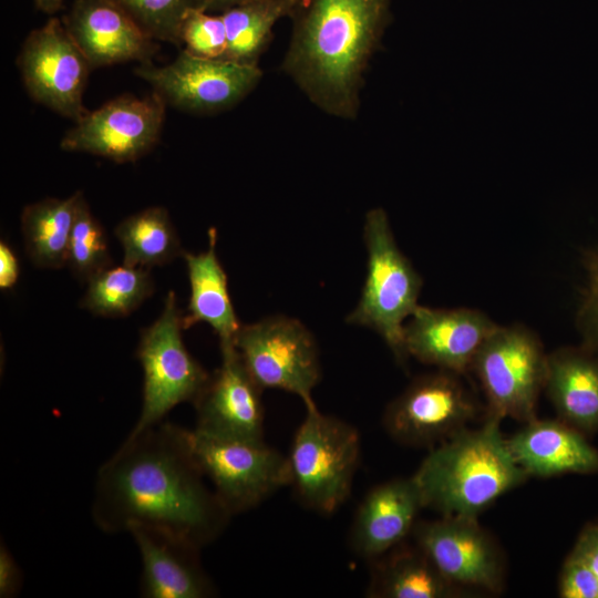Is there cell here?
I'll use <instances>...</instances> for the list:
<instances>
[{
	"instance_id": "6da1fadb",
	"label": "cell",
	"mask_w": 598,
	"mask_h": 598,
	"mask_svg": "<svg viewBox=\"0 0 598 598\" xmlns=\"http://www.w3.org/2000/svg\"><path fill=\"white\" fill-rule=\"evenodd\" d=\"M187 430L168 421L128 434L97 471L92 517L104 533L134 525L169 529L203 547L231 516L204 482Z\"/></svg>"
},
{
	"instance_id": "7a4b0ae2",
	"label": "cell",
	"mask_w": 598,
	"mask_h": 598,
	"mask_svg": "<svg viewBox=\"0 0 598 598\" xmlns=\"http://www.w3.org/2000/svg\"><path fill=\"white\" fill-rule=\"evenodd\" d=\"M391 0H293L281 71L319 110L355 120L371 59L390 22Z\"/></svg>"
},
{
	"instance_id": "3957f363",
	"label": "cell",
	"mask_w": 598,
	"mask_h": 598,
	"mask_svg": "<svg viewBox=\"0 0 598 598\" xmlns=\"http://www.w3.org/2000/svg\"><path fill=\"white\" fill-rule=\"evenodd\" d=\"M501 421L487 414L480 427H465L432 448L413 474L424 507L477 519L528 478L509 451Z\"/></svg>"
},
{
	"instance_id": "277c9868",
	"label": "cell",
	"mask_w": 598,
	"mask_h": 598,
	"mask_svg": "<svg viewBox=\"0 0 598 598\" xmlns=\"http://www.w3.org/2000/svg\"><path fill=\"white\" fill-rule=\"evenodd\" d=\"M363 237L368 251L367 277L348 323L374 330L399 362H405L404 323L414 312L422 278L398 247L382 208L365 215Z\"/></svg>"
},
{
	"instance_id": "5b68a950",
	"label": "cell",
	"mask_w": 598,
	"mask_h": 598,
	"mask_svg": "<svg viewBox=\"0 0 598 598\" xmlns=\"http://www.w3.org/2000/svg\"><path fill=\"white\" fill-rule=\"evenodd\" d=\"M292 439L288 455L290 486L307 507L328 515L349 497L359 465L358 430L308 406Z\"/></svg>"
},
{
	"instance_id": "8992f818",
	"label": "cell",
	"mask_w": 598,
	"mask_h": 598,
	"mask_svg": "<svg viewBox=\"0 0 598 598\" xmlns=\"http://www.w3.org/2000/svg\"><path fill=\"white\" fill-rule=\"evenodd\" d=\"M183 330V316L171 290L159 317L141 330L136 358L143 369V403L128 434L163 422L183 402L194 403L206 385L210 373L186 349Z\"/></svg>"
},
{
	"instance_id": "52a82bcc",
	"label": "cell",
	"mask_w": 598,
	"mask_h": 598,
	"mask_svg": "<svg viewBox=\"0 0 598 598\" xmlns=\"http://www.w3.org/2000/svg\"><path fill=\"white\" fill-rule=\"evenodd\" d=\"M547 357L538 336L523 324L496 326L471 370L487 401V414L528 422L545 388Z\"/></svg>"
},
{
	"instance_id": "ba28073f",
	"label": "cell",
	"mask_w": 598,
	"mask_h": 598,
	"mask_svg": "<svg viewBox=\"0 0 598 598\" xmlns=\"http://www.w3.org/2000/svg\"><path fill=\"white\" fill-rule=\"evenodd\" d=\"M192 456L230 515L248 511L290 485L288 456L265 441L218 439L187 430Z\"/></svg>"
},
{
	"instance_id": "9c48e42d",
	"label": "cell",
	"mask_w": 598,
	"mask_h": 598,
	"mask_svg": "<svg viewBox=\"0 0 598 598\" xmlns=\"http://www.w3.org/2000/svg\"><path fill=\"white\" fill-rule=\"evenodd\" d=\"M234 344L255 382L298 395L315 405L312 390L320 380V363L312 333L297 319L272 316L241 324Z\"/></svg>"
},
{
	"instance_id": "30bf717a",
	"label": "cell",
	"mask_w": 598,
	"mask_h": 598,
	"mask_svg": "<svg viewBox=\"0 0 598 598\" xmlns=\"http://www.w3.org/2000/svg\"><path fill=\"white\" fill-rule=\"evenodd\" d=\"M137 76L148 82L166 104L196 114L229 110L260 82L258 65L227 59H204L182 51L169 64L141 63Z\"/></svg>"
},
{
	"instance_id": "8fae6325",
	"label": "cell",
	"mask_w": 598,
	"mask_h": 598,
	"mask_svg": "<svg viewBox=\"0 0 598 598\" xmlns=\"http://www.w3.org/2000/svg\"><path fill=\"white\" fill-rule=\"evenodd\" d=\"M458 377L439 369L413 380L385 410L388 434L404 445L435 446L465 429L477 406Z\"/></svg>"
},
{
	"instance_id": "7c38bea8",
	"label": "cell",
	"mask_w": 598,
	"mask_h": 598,
	"mask_svg": "<svg viewBox=\"0 0 598 598\" xmlns=\"http://www.w3.org/2000/svg\"><path fill=\"white\" fill-rule=\"evenodd\" d=\"M17 62L35 102L75 122L89 111L83 93L92 68L62 20L51 18L32 30Z\"/></svg>"
},
{
	"instance_id": "4fadbf2b",
	"label": "cell",
	"mask_w": 598,
	"mask_h": 598,
	"mask_svg": "<svg viewBox=\"0 0 598 598\" xmlns=\"http://www.w3.org/2000/svg\"><path fill=\"white\" fill-rule=\"evenodd\" d=\"M165 101L154 92L144 97L125 94L87 111L61 141L68 152H84L116 163L134 162L157 143L165 118Z\"/></svg>"
},
{
	"instance_id": "5bb4252c",
	"label": "cell",
	"mask_w": 598,
	"mask_h": 598,
	"mask_svg": "<svg viewBox=\"0 0 598 598\" xmlns=\"http://www.w3.org/2000/svg\"><path fill=\"white\" fill-rule=\"evenodd\" d=\"M415 545L453 585L468 591L499 592L504 585V558L477 519L442 516L416 523Z\"/></svg>"
},
{
	"instance_id": "9a60e30c",
	"label": "cell",
	"mask_w": 598,
	"mask_h": 598,
	"mask_svg": "<svg viewBox=\"0 0 598 598\" xmlns=\"http://www.w3.org/2000/svg\"><path fill=\"white\" fill-rule=\"evenodd\" d=\"M220 365L193 403L194 430L218 439L262 442V389L246 369L235 344L220 347Z\"/></svg>"
},
{
	"instance_id": "2e32d148",
	"label": "cell",
	"mask_w": 598,
	"mask_h": 598,
	"mask_svg": "<svg viewBox=\"0 0 598 598\" xmlns=\"http://www.w3.org/2000/svg\"><path fill=\"white\" fill-rule=\"evenodd\" d=\"M496 323L483 311L471 308L417 306L404 323L408 357L458 375L472 362Z\"/></svg>"
},
{
	"instance_id": "e0dca14e",
	"label": "cell",
	"mask_w": 598,
	"mask_h": 598,
	"mask_svg": "<svg viewBox=\"0 0 598 598\" xmlns=\"http://www.w3.org/2000/svg\"><path fill=\"white\" fill-rule=\"evenodd\" d=\"M141 555L140 592L145 598H207L215 594L199 559L200 546L169 529L134 525Z\"/></svg>"
},
{
	"instance_id": "ac0fdd59",
	"label": "cell",
	"mask_w": 598,
	"mask_h": 598,
	"mask_svg": "<svg viewBox=\"0 0 598 598\" xmlns=\"http://www.w3.org/2000/svg\"><path fill=\"white\" fill-rule=\"evenodd\" d=\"M62 21L92 69L150 62L158 48L156 40L111 0H75Z\"/></svg>"
},
{
	"instance_id": "d6986e66",
	"label": "cell",
	"mask_w": 598,
	"mask_h": 598,
	"mask_svg": "<svg viewBox=\"0 0 598 598\" xmlns=\"http://www.w3.org/2000/svg\"><path fill=\"white\" fill-rule=\"evenodd\" d=\"M414 476L394 478L373 487L355 513L350 533L353 551L374 560L403 543L423 508Z\"/></svg>"
},
{
	"instance_id": "ffe728a7",
	"label": "cell",
	"mask_w": 598,
	"mask_h": 598,
	"mask_svg": "<svg viewBox=\"0 0 598 598\" xmlns=\"http://www.w3.org/2000/svg\"><path fill=\"white\" fill-rule=\"evenodd\" d=\"M506 442L528 477L598 472V450L584 433L558 417L525 422Z\"/></svg>"
},
{
	"instance_id": "44dd1931",
	"label": "cell",
	"mask_w": 598,
	"mask_h": 598,
	"mask_svg": "<svg viewBox=\"0 0 598 598\" xmlns=\"http://www.w3.org/2000/svg\"><path fill=\"white\" fill-rule=\"evenodd\" d=\"M557 417L584 433L598 432V353L582 343L547 357L545 388Z\"/></svg>"
},
{
	"instance_id": "7402d4cb",
	"label": "cell",
	"mask_w": 598,
	"mask_h": 598,
	"mask_svg": "<svg viewBox=\"0 0 598 598\" xmlns=\"http://www.w3.org/2000/svg\"><path fill=\"white\" fill-rule=\"evenodd\" d=\"M217 231L208 230V248L199 254L184 251L190 286L184 330L198 322L208 323L219 338V346L234 344L241 324L235 313L227 275L216 255Z\"/></svg>"
},
{
	"instance_id": "603a6c76",
	"label": "cell",
	"mask_w": 598,
	"mask_h": 598,
	"mask_svg": "<svg viewBox=\"0 0 598 598\" xmlns=\"http://www.w3.org/2000/svg\"><path fill=\"white\" fill-rule=\"evenodd\" d=\"M372 561L369 597L453 598L468 592L450 582L416 545L400 544Z\"/></svg>"
},
{
	"instance_id": "cb8c5ba5",
	"label": "cell",
	"mask_w": 598,
	"mask_h": 598,
	"mask_svg": "<svg viewBox=\"0 0 598 598\" xmlns=\"http://www.w3.org/2000/svg\"><path fill=\"white\" fill-rule=\"evenodd\" d=\"M81 192L70 197L45 198L27 205L21 213V231L30 260L40 268L66 266L69 243Z\"/></svg>"
},
{
	"instance_id": "d4e9b609",
	"label": "cell",
	"mask_w": 598,
	"mask_h": 598,
	"mask_svg": "<svg viewBox=\"0 0 598 598\" xmlns=\"http://www.w3.org/2000/svg\"><path fill=\"white\" fill-rule=\"evenodd\" d=\"M293 0H246L220 12L227 35L225 59L258 65L274 38V27L289 18Z\"/></svg>"
},
{
	"instance_id": "484cf974",
	"label": "cell",
	"mask_w": 598,
	"mask_h": 598,
	"mask_svg": "<svg viewBox=\"0 0 598 598\" xmlns=\"http://www.w3.org/2000/svg\"><path fill=\"white\" fill-rule=\"evenodd\" d=\"M114 234L123 246V264L127 266H163L184 254L164 207H148L126 217L115 227Z\"/></svg>"
},
{
	"instance_id": "4316f807",
	"label": "cell",
	"mask_w": 598,
	"mask_h": 598,
	"mask_svg": "<svg viewBox=\"0 0 598 598\" xmlns=\"http://www.w3.org/2000/svg\"><path fill=\"white\" fill-rule=\"evenodd\" d=\"M154 290L150 268L112 265L87 281L80 306L95 316L122 318L135 311Z\"/></svg>"
},
{
	"instance_id": "83f0119b",
	"label": "cell",
	"mask_w": 598,
	"mask_h": 598,
	"mask_svg": "<svg viewBox=\"0 0 598 598\" xmlns=\"http://www.w3.org/2000/svg\"><path fill=\"white\" fill-rule=\"evenodd\" d=\"M112 265L105 229L91 213L82 194L72 226L66 266L78 279L87 282Z\"/></svg>"
},
{
	"instance_id": "f1b7e54d",
	"label": "cell",
	"mask_w": 598,
	"mask_h": 598,
	"mask_svg": "<svg viewBox=\"0 0 598 598\" xmlns=\"http://www.w3.org/2000/svg\"><path fill=\"white\" fill-rule=\"evenodd\" d=\"M563 598H598V523L588 524L578 535L559 574Z\"/></svg>"
},
{
	"instance_id": "f546056e",
	"label": "cell",
	"mask_w": 598,
	"mask_h": 598,
	"mask_svg": "<svg viewBox=\"0 0 598 598\" xmlns=\"http://www.w3.org/2000/svg\"><path fill=\"white\" fill-rule=\"evenodd\" d=\"M156 41L181 45L179 29L185 13L197 0H111Z\"/></svg>"
},
{
	"instance_id": "4dcf8cb0",
	"label": "cell",
	"mask_w": 598,
	"mask_h": 598,
	"mask_svg": "<svg viewBox=\"0 0 598 598\" xmlns=\"http://www.w3.org/2000/svg\"><path fill=\"white\" fill-rule=\"evenodd\" d=\"M179 41L184 51L194 56L225 59L227 35L221 14L190 8L182 20Z\"/></svg>"
},
{
	"instance_id": "1f68e13d",
	"label": "cell",
	"mask_w": 598,
	"mask_h": 598,
	"mask_svg": "<svg viewBox=\"0 0 598 598\" xmlns=\"http://www.w3.org/2000/svg\"><path fill=\"white\" fill-rule=\"evenodd\" d=\"M587 285L580 299L576 324L582 344L598 353V250L585 256Z\"/></svg>"
},
{
	"instance_id": "d6a6232c",
	"label": "cell",
	"mask_w": 598,
	"mask_h": 598,
	"mask_svg": "<svg viewBox=\"0 0 598 598\" xmlns=\"http://www.w3.org/2000/svg\"><path fill=\"white\" fill-rule=\"evenodd\" d=\"M22 570L9 548L0 545V597H16L22 587Z\"/></svg>"
},
{
	"instance_id": "836d02e7",
	"label": "cell",
	"mask_w": 598,
	"mask_h": 598,
	"mask_svg": "<svg viewBox=\"0 0 598 598\" xmlns=\"http://www.w3.org/2000/svg\"><path fill=\"white\" fill-rule=\"evenodd\" d=\"M20 265L13 249L3 240L0 241V289L9 290L18 281Z\"/></svg>"
},
{
	"instance_id": "e575fe53",
	"label": "cell",
	"mask_w": 598,
	"mask_h": 598,
	"mask_svg": "<svg viewBox=\"0 0 598 598\" xmlns=\"http://www.w3.org/2000/svg\"><path fill=\"white\" fill-rule=\"evenodd\" d=\"M246 0H197V8L210 13H220Z\"/></svg>"
},
{
	"instance_id": "d590c367",
	"label": "cell",
	"mask_w": 598,
	"mask_h": 598,
	"mask_svg": "<svg viewBox=\"0 0 598 598\" xmlns=\"http://www.w3.org/2000/svg\"><path fill=\"white\" fill-rule=\"evenodd\" d=\"M35 7L44 13L53 14L61 10L63 0H33Z\"/></svg>"
}]
</instances>
